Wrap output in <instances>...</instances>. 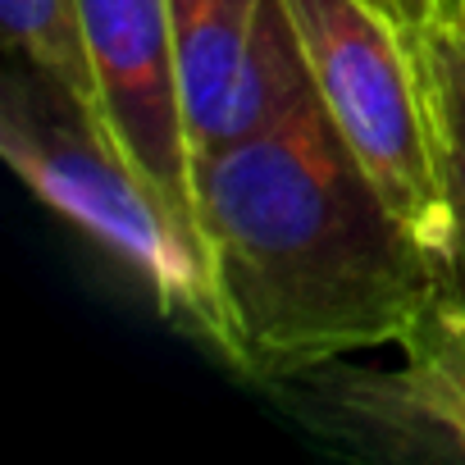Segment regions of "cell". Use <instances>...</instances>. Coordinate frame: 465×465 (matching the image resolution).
Here are the masks:
<instances>
[{
	"instance_id": "1",
	"label": "cell",
	"mask_w": 465,
	"mask_h": 465,
	"mask_svg": "<svg viewBox=\"0 0 465 465\" xmlns=\"http://www.w3.org/2000/svg\"><path fill=\"white\" fill-rule=\"evenodd\" d=\"M196 223L228 365L252 379L392 351L451 288L315 96L196 160Z\"/></svg>"
},
{
	"instance_id": "2",
	"label": "cell",
	"mask_w": 465,
	"mask_h": 465,
	"mask_svg": "<svg viewBox=\"0 0 465 465\" xmlns=\"http://www.w3.org/2000/svg\"><path fill=\"white\" fill-rule=\"evenodd\" d=\"M0 155L15 178L87 242L114 256L155 302V311L228 361V320L192 232L137 178V169L37 78V92L10 83L0 114Z\"/></svg>"
},
{
	"instance_id": "3",
	"label": "cell",
	"mask_w": 465,
	"mask_h": 465,
	"mask_svg": "<svg viewBox=\"0 0 465 465\" xmlns=\"http://www.w3.org/2000/svg\"><path fill=\"white\" fill-rule=\"evenodd\" d=\"M315 101L379 196L451 283V210L415 37L370 0H283Z\"/></svg>"
},
{
	"instance_id": "4",
	"label": "cell",
	"mask_w": 465,
	"mask_h": 465,
	"mask_svg": "<svg viewBox=\"0 0 465 465\" xmlns=\"http://www.w3.org/2000/svg\"><path fill=\"white\" fill-rule=\"evenodd\" d=\"M196 160L315 96L283 0H169Z\"/></svg>"
},
{
	"instance_id": "5",
	"label": "cell",
	"mask_w": 465,
	"mask_h": 465,
	"mask_svg": "<svg viewBox=\"0 0 465 465\" xmlns=\"http://www.w3.org/2000/svg\"><path fill=\"white\" fill-rule=\"evenodd\" d=\"M83 24L101 78L114 151L201 242L196 151L183 110L169 0H83Z\"/></svg>"
},
{
	"instance_id": "6",
	"label": "cell",
	"mask_w": 465,
	"mask_h": 465,
	"mask_svg": "<svg viewBox=\"0 0 465 465\" xmlns=\"http://www.w3.org/2000/svg\"><path fill=\"white\" fill-rule=\"evenodd\" d=\"M392 351V365L338 361L306 379H320L324 401L392 456L465 460V302L456 288H442Z\"/></svg>"
},
{
	"instance_id": "7",
	"label": "cell",
	"mask_w": 465,
	"mask_h": 465,
	"mask_svg": "<svg viewBox=\"0 0 465 465\" xmlns=\"http://www.w3.org/2000/svg\"><path fill=\"white\" fill-rule=\"evenodd\" d=\"M411 37L429 87L438 169L451 210V288L465 302V10L456 0H424Z\"/></svg>"
},
{
	"instance_id": "8",
	"label": "cell",
	"mask_w": 465,
	"mask_h": 465,
	"mask_svg": "<svg viewBox=\"0 0 465 465\" xmlns=\"http://www.w3.org/2000/svg\"><path fill=\"white\" fill-rule=\"evenodd\" d=\"M0 15H5L10 51L33 69V78L60 92L110 142V114L87 46L83 0H0Z\"/></svg>"
},
{
	"instance_id": "9",
	"label": "cell",
	"mask_w": 465,
	"mask_h": 465,
	"mask_svg": "<svg viewBox=\"0 0 465 465\" xmlns=\"http://www.w3.org/2000/svg\"><path fill=\"white\" fill-rule=\"evenodd\" d=\"M374 10H383L388 19H397L406 33H411V24L420 19V10H424V0H370Z\"/></svg>"
},
{
	"instance_id": "10",
	"label": "cell",
	"mask_w": 465,
	"mask_h": 465,
	"mask_svg": "<svg viewBox=\"0 0 465 465\" xmlns=\"http://www.w3.org/2000/svg\"><path fill=\"white\" fill-rule=\"evenodd\" d=\"M456 5H460V10H465V0H456Z\"/></svg>"
}]
</instances>
